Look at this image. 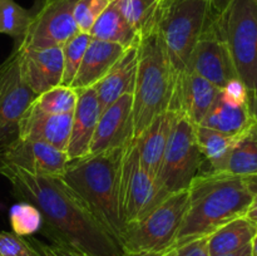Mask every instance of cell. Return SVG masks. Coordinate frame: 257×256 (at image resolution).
Returning a JSON list of instances; mask_svg holds the SVG:
<instances>
[{
  "mask_svg": "<svg viewBox=\"0 0 257 256\" xmlns=\"http://www.w3.org/2000/svg\"><path fill=\"white\" fill-rule=\"evenodd\" d=\"M0 175L20 198L40 211L43 232L50 242L60 241L97 256H123L118 241L62 176L33 175L2 162Z\"/></svg>",
  "mask_w": 257,
  "mask_h": 256,
  "instance_id": "obj_1",
  "label": "cell"
},
{
  "mask_svg": "<svg viewBox=\"0 0 257 256\" xmlns=\"http://www.w3.org/2000/svg\"><path fill=\"white\" fill-rule=\"evenodd\" d=\"M188 201L173 246L206 237L245 216L253 201L243 177L223 172L198 173L187 188Z\"/></svg>",
  "mask_w": 257,
  "mask_h": 256,
  "instance_id": "obj_2",
  "label": "cell"
},
{
  "mask_svg": "<svg viewBox=\"0 0 257 256\" xmlns=\"http://www.w3.org/2000/svg\"><path fill=\"white\" fill-rule=\"evenodd\" d=\"M127 145L70 161L62 176L119 245L124 231L119 213L120 166Z\"/></svg>",
  "mask_w": 257,
  "mask_h": 256,
  "instance_id": "obj_3",
  "label": "cell"
},
{
  "mask_svg": "<svg viewBox=\"0 0 257 256\" xmlns=\"http://www.w3.org/2000/svg\"><path fill=\"white\" fill-rule=\"evenodd\" d=\"M176 80L177 72L158 30L141 38L133 90V137H140L158 114L170 109Z\"/></svg>",
  "mask_w": 257,
  "mask_h": 256,
  "instance_id": "obj_4",
  "label": "cell"
},
{
  "mask_svg": "<svg viewBox=\"0 0 257 256\" xmlns=\"http://www.w3.org/2000/svg\"><path fill=\"white\" fill-rule=\"evenodd\" d=\"M217 17L208 0L166 3L158 24V34L177 74L186 69L196 44Z\"/></svg>",
  "mask_w": 257,
  "mask_h": 256,
  "instance_id": "obj_5",
  "label": "cell"
},
{
  "mask_svg": "<svg viewBox=\"0 0 257 256\" xmlns=\"http://www.w3.org/2000/svg\"><path fill=\"white\" fill-rule=\"evenodd\" d=\"M216 25L238 79L253 92L257 89V0H231Z\"/></svg>",
  "mask_w": 257,
  "mask_h": 256,
  "instance_id": "obj_6",
  "label": "cell"
},
{
  "mask_svg": "<svg viewBox=\"0 0 257 256\" xmlns=\"http://www.w3.org/2000/svg\"><path fill=\"white\" fill-rule=\"evenodd\" d=\"M187 201V190L171 193L147 215L128 223L120 238L123 253L165 252L172 247Z\"/></svg>",
  "mask_w": 257,
  "mask_h": 256,
  "instance_id": "obj_7",
  "label": "cell"
},
{
  "mask_svg": "<svg viewBox=\"0 0 257 256\" xmlns=\"http://www.w3.org/2000/svg\"><path fill=\"white\" fill-rule=\"evenodd\" d=\"M203 160L196 138V125L182 114L176 113L156 180L168 195L186 191L193 178L201 173Z\"/></svg>",
  "mask_w": 257,
  "mask_h": 256,
  "instance_id": "obj_8",
  "label": "cell"
},
{
  "mask_svg": "<svg viewBox=\"0 0 257 256\" xmlns=\"http://www.w3.org/2000/svg\"><path fill=\"white\" fill-rule=\"evenodd\" d=\"M168 193L158 181L142 167L137 140L132 138L123 153L119 181V213L123 226L147 215Z\"/></svg>",
  "mask_w": 257,
  "mask_h": 256,
  "instance_id": "obj_9",
  "label": "cell"
},
{
  "mask_svg": "<svg viewBox=\"0 0 257 256\" xmlns=\"http://www.w3.org/2000/svg\"><path fill=\"white\" fill-rule=\"evenodd\" d=\"M35 97L23 78L15 48L0 64V152L19 137V123Z\"/></svg>",
  "mask_w": 257,
  "mask_h": 256,
  "instance_id": "obj_10",
  "label": "cell"
},
{
  "mask_svg": "<svg viewBox=\"0 0 257 256\" xmlns=\"http://www.w3.org/2000/svg\"><path fill=\"white\" fill-rule=\"evenodd\" d=\"M78 0H44L33 14L27 33L20 40V49H45L63 47L79 32L74 20Z\"/></svg>",
  "mask_w": 257,
  "mask_h": 256,
  "instance_id": "obj_11",
  "label": "cell"
},
{
  "mask_svg": "<svg viewBox=\"0 0 257 256\" xmlns=\"http://www.w3.org/2000/svg\"><path fill=\"white\" fill-rule=\"evenodd\" d=\"M186 69L201 75L220 89L230 80L238 78L227 45L218 33L216 20L196 44Z\"/></svg>",
  "mask_w": 257,
  "mask_h": 256,
  "instance_id": "obj_12",
  "label": "cell"
},
{
  "mask_svg": "<svg viewBox=\"0 0 257 256\" xmlns=\"http://www.w3.org/2000/svg\"><path fill=\"white\" fill-rule=\"evenodd\" d=\"M0 162L40 176H63L69 163L65 151L48 143L19 138L0 152Z\"/></svg>",
  "mask_w": 257,
  "mask_h": 256,
  "instance_id": "obj_13",
  "label": "cell"
},
{
  "mask_svg": "<svg viewBox=\"0 0 257 256\" xmlns=\"http://www.w3.org/2000/svg\"><path fill=\"white\" fill-rule=\"evenodd\" d=\"M133 138V94L118 98L100 114L90 143L89 155L122 147Z\"/></svg>",
  "mask_w": 257,
  "mask_h": 256,
  "instance_id": "obj_14",
  "label": "cell"
},
{
  "mask_svg": "<svg viewBox=\"0 0 257 256\" xmlns=\"http://www.w3.org/2000/svg\"><path fill=\"white\" fill-rule=\"evenodd\" d=\"M220 88L191 70L178 73L170 109L198 125L218 95Z\"/></svg>",
  "mask_w": 257,
  "mask_h": 256,
  "instance_id": "obj_15",
  "label": "cell"
},
{
  "mask_svg": "<svg viewBox=\"0 0 257 256\" xmlns=\"http://www.w3.org/2000/svg\"><path fill=\"white\" fill-rule=\"evenodd\" d=\"M20 69L25 83L35 94L62 84L63 52L62 47L45 49H20Z\"/></svg>",
  "mask_w": 257,
  "mask_h": 256,
  "instance_id": "obj_16",
  "label": "cell"
},
{
  "mask_svg": "<svg viewBox=\"0 0 257 256\" xmlns=\"http://www.w3.org/2000/svg\"><path fill=\"white\" fill-rule=\"evenodd\" d=\"M77 92L78 100L73 112L72 130L67 146L69 162L89 156L90 143L102 114V108L94 88Z\"/></svg>",
  "mask_w": 257,
  "mask_h": 256,
  "instance_id": "obj_17",
  "label": "cell"
},
{
  "mask_svg": "<svg viewBox=\"0 0 257 256\" xmlns=\"http://www.w3.org/2000/svg\"><path fill=\"white\" fill-rule=\"evenodd\" d=\"M72 120L73 113L50 114L29 105L19 123V138L40 141L67 152Z\"/></svg>",
  "mask_w": 257,
  "mask_h": 256,
  "instance_id": "obj_18",
  "label": "cell"
},
{
  "mask_svg": "<svg viewBox=\"0 0 257 256\" xmlns=\"http://www.w3.org/2000/svg\"><path fill=\"white\" fill-rule=\"evenodd\" d=\"M124 50L114 43L92 38L70 87L75 90L94 87L122 57Z\"/></svg>",
  "mask_w": 257,
  "mask_h": 256,
  "instance_id": "obj_19",
  "label": "cell"
},
{
  "mask_svg": "<svg viewBox=\"0 0 257 256\" xmlns=\"http://www.w3.org/2000/svg\"><path fill=\"white\" fill-rule=\"evenodd\" d=\"M176 112L168 109L158 114L137 137L138 156L142 167L153 177H157L172 132Z\"/></svg>",
  "mask_w": 257,
  "mask_h": 256,
  "instance_id": "obj_20",
  "label": "cell"
},
{
  "mask_svg": "<svg viewBox=\"0 0 257 256\" xmlns=\"http://www.w3.org/2000/svg\"><path fill=\"white\" fill-rule=\"evenodd\" d=\"M138 64V45L124 50L109 72L94 85L102 112L123 94L135 90Z\"/></svg>",
  "mask_w": 257,
  "mask_h": 256,
  "instance_id": "obj_21",
  "label": "cell"
},
{
  "mask_svg": "<svg viewBox=\"0 0 257 256\" xmlns=\"http://www.w3.org/2000/svg\"><path fill=\"white\" fill-rule=\"evenodd\" d=\"M238 177L257 175V120L238 133L232 147L217 171Z\"/></svg>",
  "mask_w": 257,
  "mask_h": 256,
  "instance_id": "obj_22",
  "label": "cell"
},
{
  "mask_svg": "<svg viewBox=\"0 0 257 256\" xmlns=\"http://www.w3.org/2000/svg\"><path fill=\"white\" fill-rule=\"evenodd\" d=\"M252 119L248 104H232L218 92L215 102L198 125L218 131L225 135L237 136L252 122Z\"/></svg>",
  "mask_w": 257,
  "mask_h": 256,
  "instance_id": "obj_23",
  "label": "cell"
},
{
  "mask_svg": "<svg viewBox=\"0 0 257 256\" xmlns=\"http://www.w3.org/2000/svg\"><path fill=\"white\" fill-rule=\"evenodd\" d=\"M256 231L257 226L246 216L235 218L208 236V253L220 256L240 250L251 243Z\"/></svg>",
  "mask_w": 257,
  "mask_h": 256,
  "instance_id": "obj_24",
  "label": "cell"
},
{
  "mask_svg": "<svg viewBox=\"0 0 257 256\" xmlns=\"http://www.w3.org/2000/svg\"><path fill=\"white\" fill-rule=\"evenodd\" d=\"M89 34L94 39L114 43L124 49L136 47L141 40L137 33L131 28L119 12L115 0L98 18Z\"/></svg>",
  "mask_w": 257,
  "mask_h": 256,
  "instance_id": "obj_25",
  "label": "cell"
},
{
  "mask_svg": "<svg viewBox=\"0 0 257 256\" xmlns=\"http://www.w3.org/2000/svg\"><path fill=\"white\" fill-rule=\"evenodd\" d=\"M119 12L142 38L157 32L166 2L163 0H115Z\"/></svg>",
  "mask_w": 257,
  "mask_h": 256,
  "instance_id": "obj_26",
  "label": "cell"
},
{
  "mask_svg": "<svg viewBox=\"0 0 257 256\" xmlns=\"http://www.w3.org/2000/svg\"><path fill=\"white\" fill-rule=\"evenodd\" d=\"M237 136L225 135L218 131L196 125V138L203 158L210 163V171H217L227 156Z\"/></svg>",
  "mask_w": 257,
  "mask_h": 256,
  "instance_id": "obj_27",
  "label": "cell"
},
{
  "mask_svg": "<svg viewBox=\"0 0 257 256\" xmlns=\"http://www.w3.org/2000/svg\"><path fill=\"white\" fill-rule=\"evenodd\" d=\"M78 92L69 85H57V87L40 93L32 102L35 109L50 114H64L73 113L77 105Z\"/></svg>",
  "mask_w": 257,
  "mask_h": 256,
  "instance_id": "obj_28",
  "label": "cell"
},
{
  "mask_svg": "<svg viewBox=\"0 0 257 256\" xmlns=\"http://www.w3.org/2000/svg\"><path fill=\"white\" fill-rule=\"evenodd\" d=\"M32 18V12L20 7L14 0H0V33L3 34L10 35L20 42Z\"/></svg>",
  "mask_w": 257,
  "mask_h": 256,
  "instance_id": "obj_29",
  "label": "cell"
},
{
  "mask_svg": "<svg viewBox=\"0 0 257 256\" xmlns=\"http://www.w3.org/2000/svg\"><path fill=\"white\" fill-rule=\"evenodd\" d=\"M92 37L88 33H78L62 47L63 52V79L62 85L72 84L84 53L89 45Z\"/></svg>",
  "mask_w": 257,
  "mask_h": 256,
  "instance_id": "obj_30",
  "label": "cell"
},
{
  "mask_svg": "<svg viewBox=\"0 0 257 256\" xmlns=\"http://www.w3.org/2000/svg\"><path fill=\"white\" fill-rule=\"evenodd\" d=\"M9 218L13 232L23 237L39 231L43 225V216L40 211L27 201L13 206L10 208Z\"/></svg>",
  "mask_w": 257,
  "mask_h": 256,
  "instance_id": "obj_31",
  "label": "cell"
},
{
  "mask_svg": "<svg viewBox=\"0 0 257 256\" xmlns=\"http://www.w3.org/2000/svg\"><path fill=\"white\" fill-rule=\"evenodd\" d=\"M114 0H78L74 7V20L80 33H88L102 13Z\"/></svg>",
  "mask_w": 257,
  "mask_h": 256,
  "instance_id": "obj_32",
  "label": "cell"
},
{
  "mask_svg": "<svg viewBox=\"0 0 257 256\" xmlns=\"http://www.w3.org/2000/svg\"><path fill=\"white\" fill-rule=\"evenodd\" d=\"M0 256H43L34 242L14 232L0 231Z\"/></svg>",
  "mask_w": 257,
  "mask_h": 256,
  "instance_id": "obj_33",
  "label": "cell"
},
{
  "mask_svg": "<svg viewBox=\"0 0 257 256\" xmlns=\"http://www.w3.org/2000/svg\"><path fill=\"white\" fill-rule=\"evenodd\" d=\"M207 241L208 236H206L172 246L166 251L165 256H210Z\"/></svg>",
  "mask_w": 257,
  "mask_h": 256,
  "instance_id": "obj_34",
  "label": "cell"
},
{
  "mask_svg": "<svg viewBox=\"0 0 257 256\" xmlns=\"http://www.w3.org/2000/svg\"><path fill=\"white\" fill-rule=\"evenodd\" d=\"M220 92L221 95L232 104H248V90L242 80H240L238 78L230 80L222 89H220Z\"/></svg>",
  "mask_w": 257,
  "mask_h": 256,
  "instance_id": "obj_35",
  "label": "cell"
},
{
  "mask_svg": "<svg viewBox=\"0 0 257 256\" xmlns=\"http://www.w3.org/2000/svg\"><path fill=\"white\" fill-rule=\"evenodd\" d=\"M47 247L54 256H97L60 241H52L50 243H47Z\"/></svg>",
  "mask_w": 257,
  "mask_h": 256,
  "instance_id": "obj_36",
  "label": "cell"
},
{
  "mask_svg": "<svg viewBox=\"0 0 257 256\" xmlns=\"http://www.w3.org/2000/svg\"><path fill=\"white\" fill-rule=\"evenodd\" d=\"M248 109L251 115L257 120V89L248 92Z\"/></svg>",
  "mask_w": 257,
  "mask_h": 256,
  "instance_id": "obj_37",
  "label": "cell"
},
{
  "mask_svg": "<svg viewBox=\"0 0 257 256\" xmlns=\"http://www.w3.org/2000/svg\"><path fill=\"white\" fill-rule=\"evenodd\" d=\"M245 216L251 221V222H253L257 226V197H253L252 203L250 205L248 210L246 211Z\"/></svg>",
  "mask_w": 257,
  "mask_h": 256,
  "instance_id": "obj_38",
  "label": "cell"
},
{
  "mask_svg": "<svg viewBox=\"0 0 257 256\" xmlns=\"http://www.w3.org/2000/svg\"><path fill=\"white\" fill-rule=\"evenodd\" d=\"M208 2L211 3V7L215 10L216 14L220 15L221 13L227 8V5L230 4L231 0H208Z\"/></svg>",
  "mask_w": 257,
  "mask_h": 256,
  "instance_id": "obj_39",
  "label": "cell"
},
{
  "mask_svg": "<svg viewBox=\"0 0 257 256\" xmlns=\"http://www.w3.org/2000/svg\"><path fill=\"white\" fill-rule=\"evenodd\" d=\"M245 180L246 186H247L248 191L253 197H257V175L255 176H248V177H243Z\"/></svg>",
  "mask_w": 257,
  "mask_h": 256,
  "instance_id": "obj_40",
  "label": "cell"
},
{
  "mask_svg": "<svg viewBox=\"0 0 257 256\" xmlns=\"http://www.w3.org/2000/svg\"><path fill=\"white\" fill-rule=\"evenodd\" d=\"M220 256H253L252 247H251V243H248V245H246L245 247L240 248V250L233 251V252H230V253H225V255H220Z\"/></svg>",
  "mask_w": 257,
  "mask_h": 256,
  "instance_id": "obj_41",
  "label": "cell"
},
{
  "mask_svg": "<svg viewBox=\"0 0 257 256\" xmlns=\"http://www.w3.org/2000/svg\"><path fill=\"white\" fill-rule=\"evenodd\" d=\"M32 241H33V242H34V245L37 246L38 248H39V250H40V252L43 253V256H54V255H53L52 252H50L49 250H48V247H47V243H43V242H40V241L35 240V238H32Z\"/></svg>",
  "mask_w": 257,
  "mask_h": 256,
  "instance_id": "obj_42",
  "label": "cell"
},
{
  "mask_svg": "<svg viewBox=\"0 0 257 256\" xmlns=\"http://www.w3.org/2000/svg\"><path fill=\"white\" fill-rule=\"evenodd\" d=\"M165 252H135V253L125 252L123 253V256H165Z\"/></svg>",
  "mask_w": 257,
  "mask_h": 256,
  "instance_id": "obj_43",
  "label": "cell"
},
{
  "mask_svg": "<svg viewBox=\"0 0 257 256\" xmlns=\"http://www.w3.org/2000/svg\"><path fill=\"white\" fill-rule=\"evenodd\" d=\"M251 247H252V255L257 256V231L253 236L252 241H251Z\"/></svg>",
  "mask_w": 257,
  "mask_h": 256,
  "instance_id": "obj_44",
  "label": "cell"
},
{
  "mask_svg": "<svg viewBox=\"0 0 257 256\" xmlns=\"http://www.w3.org/2000/svg\"><path fill=\"white\" fill-rule=\"evenodd\" d=\"M163 2H166V3H167V2H171V0H163Z\"/></svg>",
  "mask_w": 257,
  "mask_h": 256,
  "instance_id": "obj_45",
  "label": "cell"
}]
</instances>
